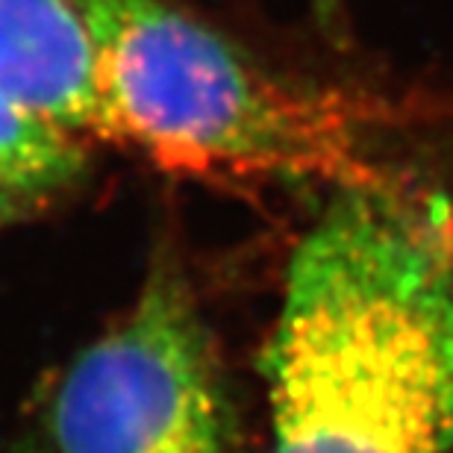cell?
Segmentation results:
<instances>
[{"instance_id":"2","label":"cell","mask_w":453,"mask_h":453,"mask_svg":"<svg viewBox=\"0 0 453 453\" xmlns=\"http://www.w3.org/2000/svg\"><path fill=\"white\" fill-rule=\"evenodd\" d=\"M92 39L97 139L210 183H401L403 101L288 80L171 0H74Z\"/></svg>"},{"instance_id":"6","label":"cell","mask_w":453,"mask_h":453,"mask_svg":"<svg viewBox=\"0 0 453 453\" xmlns=\"http://www.w3.org/2000/svg\"><path fill=\"white\" fill-rule=\"evenodd\" d=\"M162 453H219V415L192 424Z\"/></svg>"},{"instance_id":"5","label":"cell","mask_w":453,"mask_h":453,"mask_svg":"<svg viewBox=\"0 0 453 453\" xmlns=\"http://www.w3.org/2000/svg\"><path fill=\"white\" fill-rule=\"evenodd\" d=\"M83 171L86 150L77 133L0 88V188L39 203L71 188Z\"/></svg>"},{"instance_id":"4","label":"cell","mask_w":453,"mask_h":453,"mask_svg":"<svg viewBox=\"0 0 453 453\" xmlns=\"http://www.w3.org/2000/svg\"><path fill=\"white\" fill-rule=\"evenodd\" d=\"M0 88L77 135H97L92 39L74 0H0Z\"/></svg>"},{"instance_id":"3","label":"cell","mask_w":453,"mask_h":453,"mask_svg":"<svg viewBox=\"0 0 453 453\" xmlns=\"http://www.w3.org/2000/svg\"><path fill=\"white\" fill-rule=\"evenodd\" d=\"M210 415H219L210 342L186 280L165 265L59 383L53 445L57 453H162Z\"/></svg>"},{"instance_id":"7","label":"cell","mask_w":453,"mask_h":453,"mask_svg":"<svg viewBox=\"0 0 453 453\" xmlns=\"http://www.w3.org/2000/svg\"><path fill=\"white\" fill-rule=\"evenodd\" d=\"M33 206L35 201H30V197L15 195V192H9V188H0V226L15 219H24L27 212H33Z\"/></svg>"},{"instance_id":"1","label":"cell","mask_w":453,"mask_h":453,"mask_svg":"<svg viewBox=\"0 0 453 453\" xmlns=\"http://www.w3.org/2000/svg\"><path fill=\"white\" fill-rule=\"evenodd\" d=\"M268 453L453 448V203L344 188L288 262L265 353Z\"/></svg>"}]
</instances>
